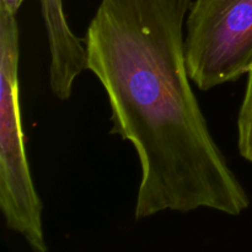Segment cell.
<instances>
[{
	"label": "cell",
	"instance_id": "6da1fadb",
	"mask_svg": "<svg viewBox=\"0 0 252 252\" xmlns=\"http://www.w3.org/2000/svg\"><path fill=\"white\" fill-rule=\"evenodd\" d=\"M192 0H101L86 29L88 65L112 134L134 148L137 220L209 209L241 216L250 197L217 144L191 85L185 24Z\"/></svg>",
	"mask_w": 252,
	"mask_h": 252
},
{
	"label": "cell",
	"instance_id": "3957f363",
	"mask_svg": "<svg viewBox=\"0 0 252 252\" xmlns=\"http://www.w3.org/2000/svg\"><path fill=\"white\" fill-rule=\"evenodd\" d=\"M192 83L202 91L234 83L252 66V0H194L185 24Z\"/></svg>",
	"mask_w": 252,
	"mask_h": 252
},
{
	"label": "cell",
	"instance_id": "277c9868",
	"mask_svg": "<svg viewBox=\"0 0 252 252\" xmlns=\"http://www.w3.org/2000/svg\"><path fill=\"white\" fill-rule=\"evenodd\" d=\"M238 149L244 159L252 162V66L238 115Z\"/></svg>",
	"mask_w": 252,
	"mask_h": 252
},
{
	"label": "cell",
	"instance_id": "8992f818",
	"mask_svg": "<svg viewBox=\"0 0 252 252\" xmlns=\"http://www.w3.org/2000/svg\"><path fill=\"white\" fill-rule=\"evenodd\" d=\"M58 1V0H38L39 4H48V2H54Z\"/></svg>",
	"mask_w": 252,
	"mask_h": 252
},
{
	"label": "cell",
	"instance_id": "7a4b0ae2",
	"mask_svg": "<svg viewBox=\"0 0 252 252\" xmlns=\"http://www.w3.org/2000/svg\"><path fill=\"white\" fill-rule=\"evenodd\" d=\"M19 62V24L0 5V209L9 230L21 236L33 252H47L43 204L25 152Z\"/></svg>",
	"mask_w": 252,
	"mask_h": 252
},
{
	"label": "cell",
	"instance_id": "5b68a950",
	"mask_svg": "<svg viewBox=\"0 0 252 252\" xmlns=\"http://www.w3.org/2000/svg\"><path fill=\"white\" fill-rule=\"evenodd\" d=\"M22 2H24V0H1V1H0V5H1V6H4L5 9L10 12V14H12L16 16L17 12H19V10H20V7H21Z\"/></svg>",
	"mask_w": 252,
	"mask_h": 252
}]
</instances>
